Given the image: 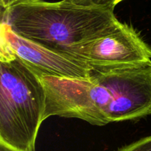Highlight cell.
I'll return each mask as SVG.
<instances>
[{
	"label": "cell",
	"mask_w": 151,
	"mask_h": 151,
	"mask_svg": "<svg viewBox=\"0 0 151 151\" xmlns=\"http://www.w3.org/2000/svg\"><path fill=\"white\" fill-rule=\"evenodd\" d=\"M116 151H151V136L123 146Z\"/></svg>",
	"instance_id": "cell-8"
},
{
	"label": "cell",
	"mask_w": 151,
	"mask_h": 151,
	"mask_svg": "<svg viewBox=\"0 0 151 151\" xmlns=\"http://www.w3.org/2000/svg\"><path fill=\"white\" fill-rule=\"evenodd\" d=\"M23 1H25V0H0V5H1V8L7 9Z\"/></svg>",
	"instance_id": "cell-9"
},
{
	"label": "cell",
	"mask_w": 151,
	"mask_h": 151,
	"mask_svg": "<svg viewBox=\"0 0 151 151\" xmlns=\"http://www.w3.org/2000/svg\"><path fill=\"white\" fill-rule=\"evenodd\" d=\"M63 55L81 60L92 72L151 64V47L131 25L67 49Z\"/></svg>",
	"instance_id": "cell-4"
},
{
	"label": "cell",
	"mask_w": 151,
	"mask_h": 151,
	"mask_svg": "<svg viewBox=\"0 0 151 151\" xmlns=\"http://www.w3.org/2000/svg\"><path fill=\"white\" fill-rule=\"evenodd\" d=\"M75 4L86 7H111L114 8L115 6L124 0H66Z\"/></svg>",
	"instance_id": "cell-7"
},
{
	"label": "cell",
	"mask_w": 151,
	"mask_h": 151,
	"mask_svg": "<svg viewBox=\"0 0 151 151\" xmlns=\"http://www.w3.org/2000/svg\"><path fill=\"white\" fill-rule=\"evenodd\" d=\"M1 44L39 76L87 78L92 74L83 62L26 39L4 22L1 23Z\"/></svg>",
	"instance_id": "cell-6"
},
{
	"label": "cell",
	"mask_w": 151,
	"mask_h": 151,
	"mask_svg": "<svg viewBox=\"0 0 151 151\" xmlns=\"http://www.w3.org/2000/svg\"><path fill=\"white\" fill-rule=\"evenodd\" d=\"M111 7H86L66 0H25L1 8V22L16 34L56 52L116 32L124 23Z\"/></svg>",
	"instance_id": "cell-1"
},
{
	"label": "cell",
	"mask_w": 151,
	"mask_h": 151,
	"mask_svg": "<svg viewBox=\"0 0 151 151\" xmlns=\"http://www.w3.org/2000/svg\"><path fill=\"white\" fill-rule=\"evenodd\" d=\"M111 93L109 122L137 120L151 115V64L92 72Z\"/></svg>",
	"instance_id": "cell-5"
},
{
	"label": "cell",
	"mask_w": 151,
	"mask_h": 151,
	"mask_svg": "<svg viewBox=\"0 0 151 151\" xmlns=\"http://www.w3.org/2000/svg\"><path fill=\"white\" fill-rule=\"evenodd\" d=\"M45 106L39 75L1 44L0 141L20 151H35Z\"/></svg>",
	"instance_id": "cell-2"
},
{
	"label": "cell",
	"mask_w": 151,
	"mask_h": 151,
	"mask_svg": "<svg viewBox=\"0 0 151 151\" xmlns=\"http://www.w3.org/2000/svg\"><path fill=\"white\" fill-rule=\"evenodd\" d=\"M0 151H20L11 146L8 145L6 143L0 141Z\"/></svg>",
	"instance_id": "cell-10"
},
{
	"label": "cell",
	"mask_w": 151,
	"mask_h": 151,
	"mask_svg": "<svg viewBox=\"0 0 151 151\" xmlns=\"http://www.w3.org/2000/svg\"><path fill=\"white\" fill-rule=\"evenodd\" d=\"M46 93L44 120L51 116L77 118L94 125L109 123L111 96L91 74L87 78L40 76Z\"/></svg>",
	"instance_id": "cell-3"
}]
</instances>
